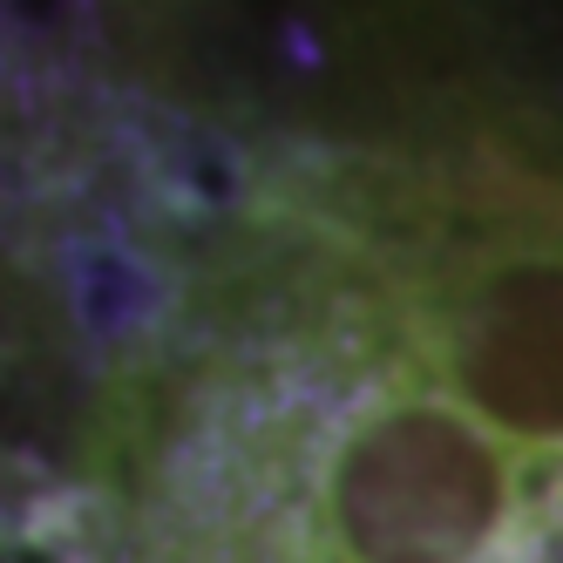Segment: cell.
Segmentation results:
<instances>
[{"mask_svg": "<svg viewBox=\"0 0 563 563\" xmlns=\"http://www.w3.org/2000/svg\"><path fill=\"white\" fill-rule=\"evenodd\" d=\"M434 8H462V0H434Z\"/></svg>", "mask_w": 563, "mask_h": 563, "instance_id": "obj_1", "label": "cell"}]
</instances>
